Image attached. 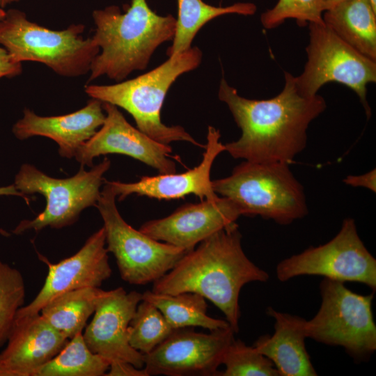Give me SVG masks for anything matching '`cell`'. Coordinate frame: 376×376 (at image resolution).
I'll list each match as a JSON object with an SVG mask.
<instances>
[{"label":"cell","instance_id":"ba28073f","mask_svg":"<svg viewBox=\"0 0 376 376\" xmlns=\"http://www.w3.org/2000/svg\"><path fill=\"white\" fill-rule=\"evenodd\" d=\"M110 166V160L105 157L89 171L81 165L76 175L60 179L45 174L33 165L23 164L15 175L14 185L24 195H42L46 206L33 219L21 221L15 233L39 231L47 226L61 228L75 223L82 210L96 205L103 175Z\"/></svg>","mask_w":376,"mask_h":376},{"label":"cell","instance_id":"484cf974","mask_svg":"<svg viewBox=\"0 0 376 376\" xmlns=\"http://www.w3.org/2000/svg\"><path fill=\"white\" fill-rule=\"evenodd\" d=\"M173 329L162 312L152 303L142 299L128 327L130 345L142 354L153 350Z\"/></svg>","mask_w":376,"mask_h":376},{"label":"cell","instance_id":"d590c367","mask_svg":"<svg viewBox=\"0 0 376 376\" xmlns=\"http://www.w3.org/2000/svg\"><path fill=\"white\" fill-rule=\"evenodd\" d=\"M372 8L375 11H376V0H368Z\"/></svg>","mask_w":376,"mask_h":376},{"label":"cell","instance_id":"603a6c76","mask_svg":"<svg viewBox=\"0 0 376 376\" xmlns=\"http://www.w3.org/2000/svg\"><path fill=\"white\" fill-rule=\"evenodd\" d=\"M142 299L154 304L173 329L199 327L213 331L230 327L226 320L209 316L206 299L195 292L169 295L147 290Z\"/></svg>","mask_w":376,"mask_h":376},{"label":"cell","instance_id":"83f0119b","mask_svg":"<svg viewBox=\"0 0 376 376\" xmlns=\"http://www.w3.org/2000/svg\"><path fill=\"white\" fill-rule=\"evenodd\" d=\"M26 288L21 272L0 260V347L7 340L18 310L23 306Z\"/></svg>","mask_w":376,"mask_h":376},{"label":"cell","instance_id":"44dd1931","mask_svg":"<svg viewBox=\"0 0 376 376\" xmlns=\"http://www.w3.org/2000/svg\"><path fill=\"white\" fill-rule=\"evenodd\" d=\"M324 24L341 40L376 61V11L368 0H346L325 10Z\"/></svg>","mask_w":376,"mask_h":376},{"label":"cell","instance_id":"3957f363","mask_svg":"<svg viewBox=\"0 0 376 376\" xmlns=\"http://www.w3.org/2000/svg\"><path fill=\"white\" fill-rule=\"evenodd\" d=\"M95 25L92 38L100 48L88 82L102 76L121 81L135 70H145L152 54L173 40L176 19L159 15L146 0H132L124 13L117 6L93 10Z\"/></svg>","mask_w":376,"mask_h":376},{"label":"cell","instance_id":"9a60e30c","mask_svg":"<svg viewBox=\"0 0 376 376\" xmlns=\"http://www.w3.org/2000/svg\"><path fill=\"white\" fill-rule=\"evenodd\" d=\"M241 212L226 197L187 203L170 215L144 223L139 230L151 238L187 251L220 230L236 223Z\"/></svg>","mask_w":376,"mask_h":376},{"label":"cell","instance_id":"4fadbf2b","mask_svg":"<svg viewBox=\"0 0 376 376\" xmlns=\"http://www.w3.org/2000/svg\"><path fill=\"white\" fill-rule=\"evenodd\" d=\"M106 117L96 133L77 150L75 157L82 166H93L95 157L120 154L131 157L157 169L159 173L176 171L171 159L172 148L150 138L130 125L118 107L102 102Z\"/></svg>","mask_w":376,"mask_h":376},{"label":"cell","instance_id":"4dcf8cb0","mask_svg":"<svg viewBox=\"0 0 376 376\" xmlns=\"http://www.w3.org/2000/svg\"><path fill=\"white\" fill-rule=\"evenodd\" d=\"M108 376H148L144 368H139L133 364L124 361H114L109 365Z\"/></svg>","mask_w":376,"mask_h":376},{"label":"cell","instance_id":"8fae6325","mask_svg":"<svg viewBox=\"0 0 376 376\" xmlns=\"http://www.w3.org/2000/svg\"><path fill=\"white\" fill-rule=\"evenodd\" d=\"M276 274L282 282L299 276L316 275L376 289V260L360 238L352 218L343 220L338 233L328 242L281 260Z\"/></svg>","mask_w":376,"mask_h":376},{"label":"cell","instance_id":"52a82bcc","mask_svg":"<svg viewBox=\"0 0 376 376\" xmlns=\"http://www.w3.org/2000/svg\"><path fill=\"white\" fill-rule=\"evenodd\" d=\"M322 301L315 315L305 322L307 338L340 346L356 361L367 360L376 350V325L372 310L373 294L359 295L343 282L324 278Z\"/></svg>","mask_w":376,"mask_h":376},{"label":"cell","instance_id":"9c48e42d","mask_svg":"<svg viewBox=\"0 0 376 376\" xmlns=\"http://www.w3.org/2000/svg\"><path fill=\"white\" fill-rule=\"evenodd\" d=\"M105 185L95 205L103 220L107 249L114 256L123 280L131 285L154 283L187 252L172 244L155 240L129 225L116 205V194Z\"/></svg>","mask_w":376,"mask_h":376},{"label":"cell","instance_id":"cb8c5ba5","mask_svg":"<svg viewBox=\"0 0 376 376\" xmlns=\"http://www.w3.org/2000/svg\"><path fill=\"white\" fill-rule=\"evenodd\" d=\"M178 18L173 43L167 49L170 57L191 48L198 31L212 19L228 14L252 15L257 6L250 2H239L221 7L206 3L203 0H177Z\"/></svg>","mask_w":376,"mask_h":376},{"label":"cell","instance_id":"8992f818","mask_svg":"<svg viewBox=\"0 0 376 376\" xmlns=\"http://www.w3.org/2000/svg\"><path fill=\"white\" fill-rule=\"evenodd\" d=\"M83 24L52 30L30 21L17 9L6 10L0 20V45L19 63H41L57 75L76 77L90 72L100 52L92 38H84Z\"/></svg>","mask_w":376,"mask_h":376},{"label":"cell","instance_id":"5bb4252c","mask_svg":"<svg viewBox=\"0 0 376 376\" xmlns=\"http://www.w3.org/2000/svg\"><path fill=\"white\" fill-rule=\"evenodd\" d=\"M141 300L142 293L127 292L122 287L104 290L83 334L88 348L110 363L124 361L143 368V354L130 345L128 338L130 322Z\"/></svg>","mask_w":376,"mask_h":376},{"label":"cell","instance_id":"6da1fadb","mask_svg":"<svg viewBox=\"0 0 376 376\" xmlns=\"http://www.w3.org/2000/svg\"><path fill=\"white\" fill-rule=\"evenodd\" d=\"M284 86L275 97L253 100L240 96L222 78L219 99L228 107L240 137L224 145L235 159L251 162L290 164L306 146L311 123L326 109L318 94L305 96L299 91L295 76L284 72Z\"/></svg>","mask_w":376,"mask_h":376},{"label":"cell","instance_id":"8d00e7d4","mask_svg":"<svg viewBox=\"0 0 376 376\" xmlns=\"http://www.w3.org/2000/svg\"><path fill=\"white\" fill-rule=\"evenodd\" d=\"M6 13V11L3 8H0V20L5 17Z\"/></svg>","mask_w":376,"mask_h":376},{"label":"cell","instance_id":"f1b7e54d","mask_svg":"<svg viewBox=\"0 0 376 376\" xmlns=\"http://www.w3.org/2000/svg\"><path fill=\"white\" fill-rule=\"evenodd\" d=\"M324 12L321 0H278L276 3L260 15L263 26L272 29L286 19H295L299 26L309 24H324Z\"/></svg>","mask_w":376,"mask_h":376},{"label":"cell","instance_id":"ac0fdd59","mask_svg":"<svg viewBox=\"0 0 376 376\" xmlns=\"http://www.w3.org/2000/svg\"><path fill=\"white\" fill-rule=\"evenodd\" d=\"M68 340L40 313L15 317L7 345L0 353V376H35Z\"/></svg>","mask_w":376,"mask_h":376},{"label":"cell","instance_id":"4316f807","mask_svg":"<svg viewBox=\"0 0 376 376\" xmlns=\"http://www.w3.org/2000/svg\"><path fill=\"white\" fill-rule=\"evenodd\" d=\"M221 376H279L274 363L253 346L235 338L227 347Z\"/></svg>","mask_w":376,"mask_h":376},{"label":"cell","instance_id":"f546056e","mask_svg":"<svg viewBox=\"0 0 376 376\" xmlns=\"http://www.w3.org/2000/svg\"><path fill=\"white\" fill-rule=\"evenodd\" d=\"M22 72V63L15 61L9 53L0 45V78L13 77Z\"/></svg>","mask_w":376,"mask_h":376},{"label":"cell","instance_id":"e0dca14e","mask_svg":"<svg viewBox=\"0 0 376 376\" xmlns=\"http://www.w3.org/2000/svg\"><path fill=\"white\" fill-rule=\"evenodd\" d=\"M220 136L219 130L212 126L208 127L202 161L197 166L185 173L142 176L139 181L131 183L118 181L107 182L118 196L119 201L131 194L158 200L178 199L194 194L201 201H216L219 196L212 189L210 173L216 157L225 151L224 145L219 141Z\"/></svg>","mask_w":376,"mask_h":376},{"label":"cell","instance_id":"30bf717a","mask_svg":"<svg viewBox=\"0 0 376 376\" xmlns=\"http://www.w3.org/2000/svg\"><path fill=\"white\" fill-rule=\"evenodd\" d=\"M308 26L307 61L303 72L295 77L299 91L305 96H313L327 83L342 84L358 95L369 118L367 86L376 81V61L353 49L324 23Z\"/></svg>","mask_w":376,"mask_h":376},{"label":"cell","instance_id":"ffe728a7","mask_svg":"<svg viewBox=\"0 0 376 376\" xmlns=\"http://www.w3.org/2000/svg\"><path fill=\"white\" fill-rule=\"evenodd\" d=\"M267 313L275 320L273 335L260 336L256 350L274 365L279 376L318 375L305 345L306 320L268 307Z\"/></svg>","mask_w":376,"mask_h":376},{"label":"cell","instance_id":"2e32d148","mask_svg":"<svg viewBox=\"0 0 376 376\" xmlns=\"http://www.w3.org/2000/svg\"><path fill=\"white\" fill-rule=\"evenodd\" d=\"M105 245L102 226L87 239L75 254L58 263H48L49 271L43 286L31 302L18 310L16 317L39 313L49 301L65 292L99 288L112 273Z\"/></svg>","mask_w":376,"mask_h":376},{"label":"cell","instance_id":"d4e9b609","mask_svg":"<svg viewBox=\"0 0 376 376\" xmlns=\"http://www.w3.org/2000/svg\"><path fill=\"white\" fill-rule=\"evenodd\" d=\"M109 365L107 359L88 348L82 333H79L42 366L35 376H102L105 375Z\"/></svg>","mask_w":376,"mask_h":376},{"label":"cell","instance_id":"7402d4cb","mask_svg":"<svg viewBox=\"0 0 376 376\" xmlns=\"http://www.w3.org/2000/svg\"><path fill=\"white\" fill-rule=\"evenodd\" d=\"M104 290L87 287L62 293L40 310L44 320L68 339L81 333Z\"/></svg>","mask_w":376,"mask_h":376},{"label":"cell","instance_id":"277c9868","mask_svg":"<svg viewBox=\"0 0 376 376\" xmlns=\"http://www.w3.org/2000/svg\"><path fill=\"white\" fill-rule=\"evenodd\" d=\"M201 59L200 49L191 47L134 79L111 85H86L84 91L91 98L127 111L137 128L157 141L169 144L184 141L205 148L182 126H167L161 120L162 107L169 88L180 75L196 69Z\"/></svg>","mask_w":376,"mask_h":376},{"label":"cell","instance_id":"836d02e7","mask_svg":"<svg viewBox=\"0 0 376 376\" xmlns=\"http://www.w3.org/2000/svg\"><path fill=\"white\" fill-rule=\"evenodd\" d=\"M346 0H321L324 11Z\"/></svg>","mask_w":376,"mask_h":376},{"label":"cell","instance_id":"7c38bea8","mask_svg":"<svg viewBox=\"0 0 376 376\" xmlns=\"http://www.w3.org/2000/svg\"><path fill=\"white\" fill-rule=\"evenodd\" d=\"M230 327L197 332L175 329L150 352L143 354L148 376H217L226 350L235 338Z\"/></svg>","mask_w":376,"mask_h":376},{"label":"cell","instance_id":"5b68a950","mask_svg":"<svg viewBox=\"0 0 376 376\" xmlns=\"http://www.w3.org/2000/svg\"><path fill=\"white\" fill-rule=\"evenodd\" d=\"M289 165L244 161L230 175L212 180V189L233 201L242 216H260L288 225L308 211L304 187Z\"/></svg>","mask_w":376,"mask_h":376},{"label":"cell","instance_id":"1f68e13d","mask_svg":"<svg viewBox=\"0 0 376 376\" xmlns=\"http://www.w3.org/2000/svg\"><path fill=\"white\" fill-rule=\"evenodd\" d=\"M343 182L354 187H364L375 193L376 170L373 169L362 175H348L343 180Z\"/></svg>","mask_w":376,"mask_h":376},{"label":"cell","instance_id":"7a4b0ae2","mask_svg":"<svg viewBox=\"0 0 376 376\" xmlns=\"http://www.w3.org/2000/svg\"><path fill=\"white\" fill-rule=\"evenodd\" d=\"M267 272L245 254L242 235L235 223L187 251L173 267L153 283L152 291L174 295L195 292L212 302L239 331V297L246 284L268 281Z\"/></svg>","mask_w":376,"mask_h":376},{"label":"cell","instance_id":"d6986e66","mask_svg":"<svg viewBox=\"0 0 376 376\" xmlns=\"http://www.w3.org/2000/svg\"><path fill=\"white\" fill-rule=\"evenodd\" d=\"M23 117L13 127L18 139L45 136L58 146V153L66 158L75 157L79 148L90 139L103 125L106 114L102 102L92 98L83 108L70 113L40 116L25 109Z\"/></svg>","mask_w":376,"mask_h":376},{"label":"cell","instance_id":"e575fe53","mask_svg":"<svg viewBox=\"0 0 376 376\" xmlns=\"http://www.w3.org/2000/svg\"><path fill=\"white\" fill-rule=\"evenodd\" d=\"M20 0H0V8H4L8 5H10L13 3L18 2Z\"/></svg>","mask_w":376,"mask_h":376},{"label":"cell","instance_id":"d6a6232c","mask_svg":"<svg viewBox=\"0 0 376 376\" xmlns=\"http://www.w3.org/2000/svg\"><path fill=\"white\" fill-rule=\"evenodd\" d=\"M0 196H17L22 197L27 203H29V198L19 191L14 184L6 186L0 187Z\"/></svg>","mask_w":376,"mask_h":376}]
</instances>
